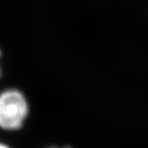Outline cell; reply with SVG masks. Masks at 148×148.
<instances>
[{
    "label": "cell",
    "mask_w": 148,
    "mask_h": 148,
    "mask_svg": "<svg viewBox=\"0 0 148 148\" xmlns=\"http://www.w3.org/2000/svg\"><path fill=\"white\" fill-rule=\"evenodd\" d=\"M2 58V50L0 48V60ZM2 73H3V71H2V66H1V63H0V78L2 76Z\"/></svg>",
    "instance_id": "2"
},
{
    "label": "cell",
    "mask_w": 148,
    "mask_h": 148,
    "mask_svg": "<svg viewBox=\"0 0 148 148\" xmlns=\"http://www.w3.org/2000/svg\"><path fill=\"white\" fill-rule=\"evenodd\" d=\"M29 112L25 95L17 88H6L0 92V129L13 131L23 126Z\"/></svg>",
    "instance_id": "1"
},
{
    "label": "cell",
    "mask_w": 148,
    "mask_h": 148,
    "mask_svg": "<svg viewBox=\"0 0 148 148\" xmlns=\"http://www.w3.org/2000/svg\"><path fill=\"white\" fill-rule=\"evenodd\" d=\"M0 148H11L9 145H7L5 143H2V142H0Z\"/></svg>",
    "instance_id": "3"
},
{
    "label": "cell",
    "mask_w": 148,
    "mask_h": 148,
    "mask_svg": "<svg viewBox=\"0 0 148 148\" xmlns=\"http://www.w3.org/2000/svg\"><path fill=\"white\" fill-rule=\"evenodd\" d=\"M49 148H59V147H49ZM62 148H70V147H62Z\"/></svg>",
    "instance_id": "4"
}]
</instances>
